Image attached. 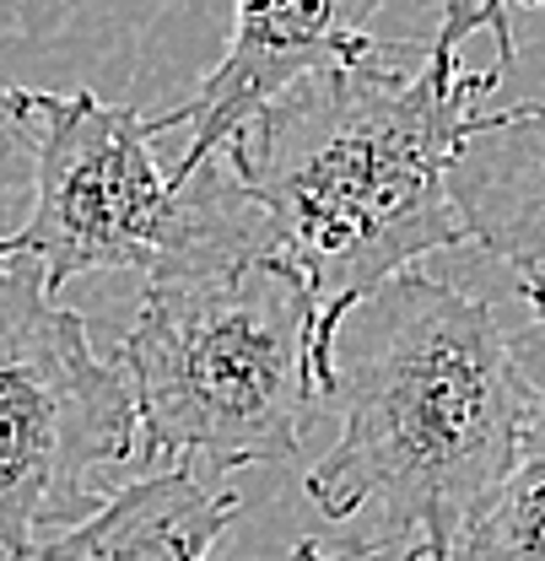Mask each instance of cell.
Instances as JSON below:
<instances>
[{
    "label": "cell",
    "mask_w": 545,
    "mask_h": 561,
    "mask_svg": "<svg viewBox=\"0 0 545 561\" xmlns=\"http://www.w3.org/2000/svg\"><path fill=\"white\" fill-rule=\"evenodd\" d=\"M497 81L502 66L470 70L443 27L427 44L373 38L286 87L222 146L232 190L314 286L325 389L351 308L416 260L465 243L449 179Z\"/></svg>",
    "instance_id": "1"
},
{
    "label": "cell",
    "mask_w": 545,
    "mask_h": 561,
    "mask_svg": "<svg viewBox=\"0 0 545 561\" xmlns=\"http://www.w3.org/2000/svg\"><path fill=\"white\" fill-rule=\"evenodd\" d=\"M330 400L341 437L308 470L314 507L336 524L373 518L378 540L421 561H454L524 454L535 367L480 297L406 271L341 324Z\"/></svg>",
    "instance_id": "2"
},
{
    "label": "cell",
    "mask_w": 545,
    "mask_h": 561,
    "mask_svg": "<svg viewBox=\"0 0 545 561\" xmlns=\"http://www.w3.org/2000/svg\"><path fill=\"white\" fill-rule=\"evenodd\" d=\"M120 367L140 454L205 476L292 465L330 400L314 286L275 238L211 249L146 280Z\"/></svg>",
    "instance_id": "3"
},
{
    "label": "cell",
    "mask_w": 545,
    "mask_h": 561,
    "mask_svg": "<svg viewBox=\"0 0 545 561\" xmlns=\"http://www.w3.org/2000/svg\"><path fill=\"white\" fill-rule=\"evenodd\" d=\"M11 103L33 157V206L0 249L38 260L55 297L76 276L140 271L151 280L211 249L271 238L265 216L232 190L227 168H201V179L173 184L140 108L103 103L87 87H11Z\"/></svg>",
    "instance_id": "4"
},
{
    "label": "cell",
    "mask_w": 545,
    "mask_h": 561,
    "mask_svg": "<svg viewBox=\"0 0 545 561\" xmlns=\"http://www.w3.org/2000/svg\"><path fill=\"white\" fill-rule=\"evenodd\" d=\"M136 448L125 367L98 356L38 260L0 249V557L33 561L87 524Z\"/></svg>",
    "instance_id": "5"
},
{
    "label": "cell",
    "mask_w": 545,
    "mask_h": 561,
    "mask_svg": "<svg viewBox=\"0 0 545 561\" xmlns=\"http://www.w3.org/2000/svg\"><path fill=\"white\" fill-rule=\"evenodd\" d=\"M384 5L389 0H232V33H227L222 60L201 76L190 103L151 119L157 136L184 130L173 184L201 179V168H211L222 146L286 87L362 55L373 44L367 27Z\"/></svg>",
    "instance_id": "6"
},
{
    "label": "cell",
    "mask_w": 545,
    "mask_h": 561,
    "mask_svg": "<svg viewBox=\"0 0 545 561\" xmlns=\"http://www.w3.org/2000/svg\"><path fill=\"white\" fill-rule=\"evenodd\" d=\"M454 210L465 243L491 260L541 276L545 271V103L476 114L454 157Z\"/></svg>",
    "instance_id": "7"
},
{
    "label": "cell",
    "mask_w": 545,
    "mask_h": 561,
    "mask_svg": "<svg viewBox=\"0 0 545 561\" xmlns=\"http://www.w3.org/2000/svg\"><path fill=\"white\" fill-rule=\"evenodd\" d=\"M238 518V491L205 470L162 465L120 486L87 524L33 561H205Z\"/></svg>",
    "instance_id": "8"
},
{
    "label": "cell",
    "mask_w": 545,
    "mask_h": 561,
    "mask_svg": "<svg viewBox=\"0 0 545 561\" xmlns=\"http://www.w3.org/2000/svg\"><path fill=\"white\" fill-rule=\"evenodd\" d=\"M454 561H545V362L535 367V421L502 491L486 502Z\"/></svg>",
    "instance_id": "9"
},
{
    "label": "cell",
    "mask_w": 545,
    "mask_h": 561,
    "mask_svg": "<svg viewBox=\"0 0 545 561\" xmlns=\"http://www.w3.org/2000/svg\"><path fill=\"white\" fill-rule=\"evenodd\" d=\"M513 5H535V0H449L443 5V33H454L459 44L491 33L502 44V66H513Z\"/></svg>",
    "instance_id": "10"
},
{
    "label": "cell",
    "mask_w": 545,
    "mask_h": 561,
    "mask_svg": "<svg viewBox=\"0 0 545 561\" xmlns=\"http://www.w3.org/2000/svg\"><path fill=\"white\" fill-rule=\"evenodd\" d=\"M286 561H421L400 540H297Z\"/></svg>",
    "instance_id": "11"
},
{
    "label": "cell",
    "mask_w": 545,
    "mask_h": 561,
    "mask_svg": "<svg viewBox=\"0 0 545 561\" xmlns=\"http://www.w3.org/2000/svg\"><path fill=\"white\" fill-rule=\"evenodd\" d=\"M11 146H22V125H16V103H11V87L0 81V162H5V151Z\"/></svg>",
    "instance_id": "12"
},
{
    "label": "cell",
    "mask_w": 545,
    "mask_h": 561,
    "mask_svg": "<svg viewBox=\"0 0 545 561\" xmlns=\"http://www.w3.org/2000/svg\"><path fill=\"white\" fill-rule=\"evenodd\" d=\"M519 297L530 302V319H535V330L545 335V276H524L519 280Z\"/></svg>",
    "instance_id": "13"
},
{
    "label": "cell",
    "mask_w": 545,
    "mask_h": 561,
    "mask_svg": "<svg viewBox=\"0 0 545 561\" xmlns=\"http://www.w3.org/2000/svg\"><path fill=\"white\" fill-rule=\"evenodd\" d=\"M535 5H541V11H545V0H535Z\"/></svg>",
    "instance_id": "14"
}]
</instances>
